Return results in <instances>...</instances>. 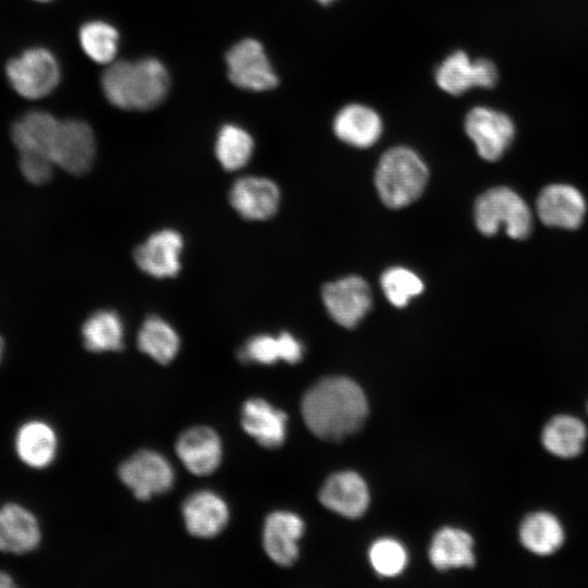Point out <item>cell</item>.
Returning <instances> with one entry per match:
<instances>
[{
  "mask_svg": "<svg viewBox=\"0 0 588 588\" xmlns=\"http://www.w3.org/2000/svg\"><path fill=\"white\" fill-rule=\"evenodd\" d=\"M304 531L301 517L277 511L267 516L262 527V548L267 556L280 566H291L298 556L297 541Z\"/></svg>",
  "mask_w": 588,
  "mask_h": 588,
  "instance_id": "d6986e66",
  "label": "cell"
},
{
  "mask_svg": "<svg viewBox=\"0 0 588 588\" xmlns=\"http://www.w3.org/2000/svg\"><path fill=\"white\" fill-rule=\"evenodd\" d=\"M181 516L188 535L206 540L222 534L230 523L231 512L221 494L201 489L185 498L181 505Z\"/></svg>",
  "mask_w": 588,
  "mask_h": 588,
  "instance_id": "7c38bea8",
  "label": "cell"
},
{
  "mask_svg": "<svg viewBox=\"0 0 588 588\" xmlns=\"http://www.w3.org/2000/svg\"><path fill=\"white\" fill-rule=\"evenodd\" d=\"M19 167L23 177L30 184L44 185L51 180L56 164L46 155L20 154Z\"/></svg>",
  "mask_w": 588,
  "mask_h": 588,
  "instance_id": "836d02e7",
  "label": "cell"
},
{
  "mask_svg": "<svg viewBox=\"0 0 588 588\" xmlns=\"http://www.w3.org/2000/svg\"><path fill=\"white\" fill-rule=\"evenodd\" d=\"M33 1L40 2V3H46V2H49L51 0H33Z\"/></svg>",
  "mask_w": 588,
  "mask_h": 588,
  "instance_id": "74e56055",
  "label": "cell"
},
{
  "mask_svg": "<svg viewBox=\"0 0 588 588\" xmlns=\"http://www.w3.org/2000/svg\"><path fill=\"white\" fill-rule=\"evenodd\" d=\"M78 41L89 59L100 64H110L118 52L119 34L106 22L90 21L79 28Z\"/></svg>",
  "mask_w": 588,
  "mask_h": 588,
  "instance_id": "4dcf8cb0",
  "label": "cell"
},
{
  "mask_svg": "<svg viewBox=\"0 0 588 588\" xmlns=\"http://www.w3.org/2000/svg\"><path fill=\"white\" fill-rule=\"evenodd\" d=\"M11 88L22 98L39 100L59 85L61 69L54 53L45 47H29L11 58L4 68Z\"/></svg>",
  "mask_w": 588,
  "mask_h": 588,
  "instance_id": "5b68a950",
  "label": "cell"
},
{
  "mask_svg": "<svg viewBox=\"0 0 588 588\" xmlns=\"http://www.w3.org/2000/svg\"><path fill=\"white\" fill-rule=\"evenodd\" d=\"M174 452L184 468L194 476L212 475L223 460V441L212 427L197 425L182 431Z\"/></svg>",
  "mask_w": 588,
  "mask_h": 588,
  "instance_id": "8fae6325",
  "label": "cell"
},
{
  "mask_svg": "<svg viewBox=\"0 0 588 588\" xmlns=\"http://www.w3.org/2000/svg\"><path fill=\"white\" fill-rule=\"evenodd\" d=\"M369 559L377 573L383 576H395L404 569L407 555L397 541L381 539L370 548Z\"/></svg>",
  "mask_w": 588,
  "mask_h": 588,
  "instance_id": "d6a6232c",
  "label": "cell"
},
{
  "mask_svg": "<svg viewBox=\"0 0 588 588\" xmlns=\"http://www.w3.org/2000/svg\"><path fill=\"white\" fill-rule=\"evenodd\" d=\"M322 301L336 323L354 328L368 313L371 293L364 279L350 275L326 284L322 289Z\"/></svg>",
  "mask_w": 588,
  "mask_h": 588,
  "instance_id": "4fadbf2b",
  "label": "cell"
},
{
  "mask_svg": "<svg viewBox=\"0 0 588 588\" xmlns=\"http://www.w3.org/2000/svg\"><path fill=\"white\" fill-rule=\"evenodd\" d=\"M3 353H4V341H3V338L0 334V363L2 360Z\"/></svg>",
  "mask_w": 588,
  "mask_h": 588,
  "instance_id": "d590c367",
  "label": "cell"
},
{
  "mask_svg": "<svg viewBox=\"0 0 588 588\" xmlns=\"http://www.w3.org/2000/svg\"><path fill=\"white\" fill-rule=\"evenodd\" d=\"M519 544L536 556H550L565 543V527L558 515L548 510L525 514L517 528Z\"/></svg>",
  "mask_w": 588,
  "mask_h": 588,
  "instance_id": "e0dca14e",
  "label": "cell"
},
{
  "mask_svg": "<svg viewBox=\"0 0 588 588\" xmlns=\"http://www.w3.org/2000/svg\"><path fill=\"white\" fill-rule=\"evenodd\" d=\"M225 62L228 76L238 88L266 91L279 84L262 45L256 39L238 41L228 51Z\"/></svg>",
  "mask_w": 588,
  "mask_h": 588,
  "instance_id": "9c48e42d",
  "label": "cell"
},
{
  "mask_svg": "<svg viewBox=\"0 0 588 588\" xmlns=\"http://www.w3.org/2000/svg\"><path fill=\"white\" fill-rule=\"evenodd\" d=\"M56 167L73 175L88 172L96 157L91 127L77 119L60 120L51 151Z\"/></svg>",
  "mask_w": 588,
  "mask_h": 588,
  "instance_id": "30bf717a",
  "label": "cell"
},
{
  "mask_svg": "<svg viewBox=\"0 0 588 588\" xmlns=\"http://www.w3.org/2000/svg\"><path fill=\"white\" fill-rule=\"evenodd\" d=\"M60 120L45 110H30L16 119L10 130L13 145L20 154L46 155L51 151Z\"/></svg>",
  "mask_w": 588,
  "mask_h": 588,
  "instance_id": "d4e9b609",
  "label": "cell"
},
{
  "mask_svg": "<svg viewBox=\"0 0 588 588\" xmlns=\"http://www.w3.org/2000/svg\"><path fill=\"white\" fill-rule=\"evenodd\" d=\"M170 77L166 66L155 58L113 61L101 75L107 100L117 108L147 111L166 98Z\"/></svg>",
  "mask_w": 588,
  "mask_h": 588,
  "instance_id": "7a4b0ae2",
  "label": "cell"
},
{
  "mask_svg": "<svg viewBox=\"0 0 588 588\" xmlns=\"http://www.w3.org/2000/svg\"><path fill=\"white\" fill-rule=\"evenodd\" d=\"M586 413L588 415V401H587V404H586Z\"/></svg>",
  "mask_w": 588,
  "mask_h": 588,
  "instance_id": "f35d334b",
  "label": "cell"
},
{
  "mask_svg": "<svg viewBox=\"0 0 588 588\" xmlns=\"http://www.w3.org/2000/svg\"><path fill=\"white\" fill-rule=\"evenodd\" d=\"M428 168L421 158L404 146L387 150L375 173V185L382 203L393 209L408 206L422 194Z\"/></svg>",
  "mask_w": 588,
  "mask_h": 588,
  "instance_id": "3957f363",
  "label": "cell"
},
{
  "mask_svg": "<svg viewBox=\"0 0 588 588\" xmlns=\"http://www.w3.org/2000/svg\"><path fill=\"white\" fill-rule=\"evenodd\" d=\"M540 221L551 228L574 230L584 221L587 204L575 186L563 183L543 187L536 200Z\"/></svg>",
  "mask_w": 588,
  "mask_h": 588,
  "instance_id": "5bb4252c",
  "label": "cell"
},
{
  "mask_svg": "<svg viewBox=\"0 0 588 588\" xmlns=\"http://www.w3.org/2000/svg\"><path fill=\"white\" fill-rule=\"evenodd\" d=\"M138 350L160 365H168L179 354L181 342L174 328L160 317H148L137 335Z\"/></svg>",
  "mask_w": 588,
  "mask_h": 588,
  "instance_id": "f1b7e54d",
  "label": "cell"
},
{
  "mask_svg": "<svg viewBox=\"0 0 588 588\" xmlns=\"http://www.w3.org/2000/svg\"><path fill=\"white\" fill-rule=\"evenodd\" d=\"M429 558L432 565L440 571L473 567L476 563L474 539L463 529L442 528L432 539Z\"/></svg>",
  "mask_w": 588,
  "mask_h": 588,
  "instance_id": "484cf974",
  "label": "cell"
},
{
  "mask_svg": "<svg viewBox=\"0 0 588 588\" xmlns=\"http://www.w3.org/2000/svg\"><path fill=\"white\" fill-rule=\"evenodd\" d=\"M302 413L317 437L338 441L364 424L367 400L360 387L345 377H328L313 385L302 401Z\"/></svg>",
  "mask_w": 588,
  "mask_h": 588,
  "instance_id": "6da1fadb",
  "label": "cell"
},
{
  "mask_svg": "<svg viewBox=\"0 0 588 588\" xmlns=\"http://www.w3.org/2000/svg\"><path fill=\"white\" fill-rule=\"evenodd\" d=\"M475 222L486 236H492L503 228L510 237L523 240L531 232L532 215L527 203L515 191L498 186L477 198Z\"/></svg>",
  "mask_w": 588,
  "mask_h": 588,
  "instance_id": "277c9868",
  "label": "cell"
},
{
  "mask_svg": "<svg viewBox=\"0 0 588 588\" xmlns=\"http://www.w3.org/2000/svg\"><path fill=\"white\" fill-rule=\"evenodd\" d=\"M434 79L446 94L460 96L474 87L493 88L499 81V71L487 58L471 60L465 51L455 50L437 66Z\"/></svg>",
  "mask_w": 588,
  "mask_h": 588,
  "instance_id": "ba28073f",
  "label": "cell"
},
{
  "mask_svg": "<svg viewBox=\"0 0 588 588\" xmlns=\"http://www.w3.org/2000/svg\"><path fill=\"white\" fill-rule=\"evenodd\" d=\"M84 347L91 353L119 352L124 346V327L113 310H98L82 326Z\"/></svg>",
  "mask_w": 588,
  "mask_h": 588,
  "instance_id": "83f0119b",
  "label": "cell"
},
{
  "mask_svg": "<svg viewBox=\"0 0 588 588\" xmlns=\"http://www.w3.org/2000/svg\"><path fill=\"white\" fill-rule=\"evenodd\" d=\"M588 440V427L578 416L559 413L551 416L540 431V443L550 455L573 460L581 455Z\"/></svg>",
  "mask_w": 588,
  "mask_h": 588,
  "instance_id": "44dd1931",
  "label": "cell"
},
{
  "mask_svg": "<svg viewBox=\"0 0 588 588\" xmlns=\"http://www.w3.org/2000/svg\"><path fill=\"white\" fill-rule=\"evenodd\" d=\"M14 449L24 465L34 469H44L49 467L58 455V434L49 422L29 419L16 430Z\"/></svg>",
  "mask_w": 588,
  "mask_h": 588,
  "instance_id": "7402d4cb",
  "label": "cell"
},
{
  "mask_svg": "<svg viewBox=\"0 0 588 588\" xmlns=\"http://www.w3.org/2000/svg\"><path fill=\"white\" fill-rule=\"evenodd\" d=\"M215 151L224 170L235 171L248 163L254 151V140L243 127L225 124L217 135Z\"/></svg>",
  "mask_w": 588,
  "mask_h": 588,
  "instance_id": "f546056e",
  "label": "cell"
},
{
  "mask_svg": "<svg viewBox=\"0 0 588 588\" xmlns=\"http://www.w3.org/2000/svg\"><path fill=\"white\" fill-rule=\"evenodd\" d=\"M231 206L247 220H267L273 217L280 203L278 186L266 177L244 176L230 191Z\"/></svg>",
  "mask_w": 588,
  "mask_h": 588,
  "instance_id": "ffe728a7",
  "label": "cell"
},
{
  "mask_svg": "<svg viewBox=\"0 0 588 588\" xmlns=\"http://www.w3.org/2000/svg\"><path fill=\"white\" fill-rule=\"evenodd\" d=\"M182 248L183 238L179 232L171 229L160 230L136 247L134 260L151 277L171 278L180 272Z\"/></svg>",
  "mask_w": 588,
  "mask_h": 588,
  "instance_id": "2e32d148",
  "label": "cell"
},
{
  "mask_svg": "<svg viewBox=\"0 0 588 588\" xmlns=\"http://www.w3.org/2000/svg\"><path fill=\"white\" fill-rule=\"evenodd\" d=\"M319 3L321 4H330L332 2H334L335 0H317Z\"/></svg>",
  "mask_w": 588,
  "mask_h": 588,
  "instance_id": "8d00e7d4",
  "label": "cell"
},
{
  "mask_svg": "<svg viewBox=\"0 0 588 588\" xmlns=\"http://www.w3.org/2000/svg\"><path fill=\"white\" fill-rule=\"evenodd\" d=\"M335 136L343 143L367 148L375 145L382 134V120L372 108L357 102L342 107L332 123Z\"/></svg>",
  "mask_w": 588,
  "mask_h": 588,
  "instance_id": "cb8c5ba5",
  "label": "cell"
},
{
  "mask_svg": "<svg viewBox=\"0 0 588 588\" xmlns=\"http://www.w3.org/2000/svg\"><path fill=\"white\" fill-rule=\"evenodd\" d=\"M118 478L138 501H149L172 490L175 470L171 462L156 450L142 449L122 461Z\"/></svg>",
  "mask_w": 588,
  "mask_h": 588,
  "instance_id": "8992f818",
  "label": "cell"
},
{
  "mask_svg": "<svg viewBox=\"0 0 588 588\" xmlns=\"http://www.w3.org/2000/svg\"><path fill=\"white\" fill-rule=\"evenodd\" d=\"M13 577L3 571H0V588H12L15 587Z\"/></svg>",
  "mask_w": 588,
  "mask_h": 588,
  "instance_id": "e575fe53",
  "label": "cell"
},
{
  "mask_svg": "<svg viewBox=\"0 0 588 588\" xmlns=\"http://www.w3.org/2000/svg\"><path fill=\"white\" fill-rule=\"evenodd\" d=\"M287 416L261 397L247 399L240 414L244 432L266 449L280 448L286 434Z\"/></svg>",
  "mask_w": 588,
  "mask_h": 588,
  "instance_id": "ac0fdd59",
  "label": "cell"
},
{
  "mask_svg": "<svg viewBox=\"0 0 588 588\" xmlns=\"http://www.w3.org/2000/svg\"><path fill=\"white\" fill-rule=\"evenodd\" d=\"M319 499L327 509L348 518L362 516L369 503L365 481L353 471L330 476L320 490Z\"/></svg>",
  "mask_w": 588,
  "mask_h": 588,
  "instance_id": "603a6c76",
  "label": "cell"
},
{
  "mask_svg": "<svg viewBox=\"0 0 588 588\" xmlns=\"http://www.w3.org/2000/svg\"><path fill=\"white\" fill-rule=\"evenodd\" d=\"M42 532L36 515L16 502L0 505V551L26 554L41 543Z\"/></svg>",
  "mask_w": 588,
  "mask_h": 588,
  "instance_id": "9a60e30c",
  "label": "cell"
},
{
  "mask_svg": "<svg viewBox=\"0 0 588 588\" xmlns=\"http://www.w3.org/2000/svg\"><path fill=\"white\" fill-rule=\"evenodd\" d=\"M464 128L478 155L487 161L499 160L516 133L515 123L509 114L486 106H476L467 112Z\"/></svg>",
  "mask_w": 588,
  "mask_h": 588,
  "instance_id": "52a82bcc",
  "label": "cell"
},
{
  "mask_svg": "<svg viewBox=\"0 0 588 588\" xmlns=\"http://www.w3.org/2000/svg\"><path fill=\"white\" fill-rule=\"evenodd\" d=\"M302 356V344L287 332H282L278 338L267 334L255 335L238 352L242 362L262 365H271L280 359L295 364Z\"/></svg>",
  "mask_w": 588,
  "mask_h": 588,
  "instance_id": "4316f807",
  "label": "cell"
},
{
  "mask_svg": "<svg viewBox=\"0 0 588 588\" xmlns=\"http://www.w3.org/2000/svg\"><path fill=\"white\" fill-rule=\"evenodd\" d=\"M380 282L384 295L395 307L406 306L413 296L424 290L422 281L414 272L402 267L384 271Z\"/></svg>",
  "mask_w": 588,
  "mask_h": 588,
  "instance_id": "1f68e13d",
  "label": "cell"
}]
</instances>
